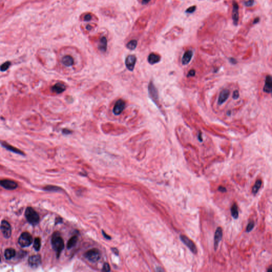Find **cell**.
I'll return each mask as SVG.
<instances>
[{"label": "cell", "instance_id": "obj_1", "mask_svg": "<svg viewBox=\"0 0 272 272\" xmlns=\"http://www.w3.org/2000/svg\"><path fill=\"white\" fill-rule=\"evenodd\" d=\"M89 39L93 44H96V48L102 53L107 52L108 47V39L104 33H100L96 35L89 37Z\"/></svg>", "mask_w": 272, "mask_h": 272}, {"label": "cell", "instance_id": "obj_2", "mask_svg": "<svg viewBox=\"0 0 272 272\" xmlns=\"http://www.w3.org/2000/svg\"><path fill=\"white\" fill-rule=\"evenodd\" d=\"M148 19V15L147 12L138 17L132 27L133 34H135L136 36L140 35V33L143 31V29L146 27Z\"/></svg>", "mask_w": 272, "mask_h": 272}, {"label": "cell", "instance_id": "obj_3", "mask_svg": "<svg viewBox=\"0 0 272 272\" xmlns=\"http://www.w3.org/2000/svg\"><path fill=\"white\" fill-rule=\"evenodd\" d=\"M76 48L68 46L66 48L67 53L65 54L61 59V62L66 67H72L75 63V58L73 55V52Z\"/></svg>", "mask_w": 272, "mask_h": 272}, {"label": "cell", "instance_id": "obj_4", "mask_svg": "<svg viewBox=\"0 0 272 272\" xmlns=\"http://www.w3.org/2000/svg\"><path fill=\"white\" fill-rule=\"evenodd\" d=\"M52 244L54 250L56 252L57 255L59 256L65 247V243L62 237L58 232L54 233L52 236Z\"/></svg>", "mask_w": 272, "mask_h": 272}, {"label": "cell", "instance_id": "obj_5", "mask_svg": "<svg viewBox=\"0 0 272 272\" xmlns=\"http://www.w3.org/2000/svg\"><path fill=\"white\" fill-rule=\"evenodd\" d=\"M26 219L32 224H36L39 221V217L36 212L31 207H28L25 212Z\"/></svg>", "mask_w": 272, "mask_h": 272}, {"label": "cell", "instance_id": "obj_6", "mask_svg": "<svg viewBox=\"0 0 272 272\" xmlns=\"http://www.w3.org/2000/svg\"><path fill=\"white\" fill-rule=\"evenodd\" d=\"M148 90V94L150 98H151L152 101L154 102L155 104L157 105L158 107V105H159L158 92L156 87L155 86L153 82L152 81H151L149 83Z\"/></svg>", "mask_w": 272, "mask_h": 272}, {"label": "cell", "instance_id": "obj_7", "mask_svg": "<svg viewBox=\"0 0 272 272\" xmlns=\"http://www.w3.org/2000/svg\"><path fill=\"white\" fill-rule=\"evenodd\" d=\"M85 257L91 262L95 263L100 259L101 254L99 250L96 248L89 250L85 254Z\"/></svg>", "mask_w": 272, "mask_h": 272}, {"label": "cell", "instance_id": "obj_8", "mask_svg": "<svg viewBox=\"0 0 272 272\" xmlns=\"http://www.w3.org/2000/svg\"><path fill=\"white\" fill-rule=\"evenodd\" d=\"M18 242L21 247H28L33 242V238L30 233L26 232L21 234L19 238Z\"/></svg>", "mask_w": 272, "mask_h": 272}, {"label": "cell", "instance_id": "obj_9", "mask_svg": "<svg viewBox=\"0 0 272 272\" xmlns=\"http://www.w3.org/2000/svg\"><path fill=\"white\" fill-rule=\"evenodd\" d=\"M180 239L181 241L188 247L189 249L190 250L192 253L194 254H197V248L196 245L194 244V242L189 238L188 236L181 234L180 236Z\"/></svg>", "mask_w": 272, "mask_h": 272}, {"label": "cell", "instance_id": "obj_10", "mask_svg": "<svg viewBox=\"0 0 272 272\" xmlns=\"http://www.w3.org/2000/svg\"><path fill=\"white\" fill-rule=\"evenodd\" d=\"M126 102L122 99H118L115 102V104L113 108V113L116 115H119L123 112L126 107Z\"/></svg>", "mask_w": 272, "mask_h": 272}, {"label": "cell", "instance_id": "obj_11", "mask_svg": "<svg viewBox=\"0 0 272 272\" xmlns=\"http://www.w3.org/2000/svg\"><path fill=\"white\" fill-rule=\"evenodd\" d=\"M79 20L85 22H90L92 21H98V17L91 12H86L82 13L79 17Z\"/></svg>", "mask_w": 272, "mask_h": 272}, {"label": "cell", "instance_id": "obj_12", "mask_svg": "<svg viewBox=\"0 0 272 272\" xmlns=\"http://www.w3.org/2000/svg\"><path fill=\"white\" fill-rule=\"evenodd\" d=\"M137 62V57L135 55L131 54L126 56L125 60V65L126 68L130 71L135 69V65Z\"/></svg>", "mask_w": 272, "mask_h": 272}, {"label": "cell", "instance_id": "obj_13", "mask_svg": "<svg viewBox=\"0 0 272 272\" xmlns=\"http://www.w3.org/2000/svg\"><path fill=\"white\" fill-rule=\"evenodd\" d=\"M0 229L3 233V236L6 238H9L11 235V227L8 222L6 221L2 222Z\"/></svg>", "mask_w": 272, "mask_h": 272}, {"label": "cell", "instance_id": "obj_14", "mask_svg": "<svg viewBox=\"0 0 272 272\" xmlns=\"http://www.w3.org/2000/svg\"><path fill=\"white\" fill-rule=\"evenodd\" d=\"M97 26L98 25L95 23H88L82 25L80 26V29L84 34H89L90 32L94 31Z\"/></svg>", "mask_w": 272, "mask_h": 272}, {"label": "cell", "instance_id": "obj_15", "mask_svg": "<svg viewBox=\"0 0 272 272\" xmlns=\"http://www.w3.org/2000/svg\"><path fill=\"white\" fill-rule=\"evenodd\" d=\"M0 185L3 188L8 190H13L17 188L18 185L17 183L13 181L10 180H2L0 181Z\"/></svg>", "mask_w": 272, "mask_h": 272}, {"label": "cell", "instance_id": "obj_16", "mask_svg": "<svg viewBox=\"0 0 272 272\" xmlns=\"http://www.w3.org/2000/svg\"><path fill=\"white\" fill-rule=\"evenodd\" d=\"M223 236V230L221 227L216 229L214 236V249L216 250Z\"/></svg>", "mask_w": 272, "mask_h": 272}, {"label": "cell", "instance_id": "obj_17", "mask_svg": "<svg viewBox=\"0 0 272 272\" xmlns=\"http://www.w3.org/2000/svg\"><path fill=\"white\" fill-rule=\"evenodd\" d=\"M233 10H232V19L233 23L235 26L238 24L239 22V5L236 1H233L232 2Z\"/></svg>", "mask_w": 272, "mask_h": 272}, {"label": "cell", "instance_id": "obj_18", "mask_svg": "<svg viewBox=\"0 0 272 272\" xmlns=\"http://www.w3.org/2000/svg\"><path fill=\"white\" fill-rule=\"evenodd\" d=\"M67 89L66 85L62 82H57L51 88L52 92L60 94L63 93Z\"/></svg>", "mask_w": 272, "mask_h": 272}, {"label": "cell", "instance_id": "obj_19", "mask_svg": "<svg viewBox=\"0 0 272 272\" xmlns=\"http://www.w3.org/2000/svg\"><path fill=\"white\" fill-rule=\"evenodd\" d=\"M230 96V91L227 89L222 90L219 95L218 104L222 105L227 100Z\"/></svg>", "mask_w": 272, "mask_h": 272}, {"label": "cell", "instance_id": "obj_20", "mask_svg": "<svg viewBox=\"0 0 272 272\" xmlns=\"http://www.w3.org/2000/svg\"><path fill=\"white\" fill-rule=\"evenodd\" d=\"M161 57L159 54L155 53H151L148 56V62L150 65H153L160 62Z\"/></svg>", "mask_w": 272, "mask_h": 272}, {"label": "cell", "instance_id": "obj_21", "mask_svg": "<svg viewBox=\"0 0 272 272\" xmlns=\"http://www.w3.org/2000/svg\"><path fill=\"white\" fill-rule=\"evenodd\" d=\"M263 91L266 93H271L272 91V77L268 75L266 77L265 83L263 88Z\"/></svg>", "mask_w": 272, "mask_h": 272}, {"label": "cell", "instance_id": "obj_22", "mask_svg": "<svg viewBox=\"0 0 272 272\" xmlns=\"http://www.w3.org/2000/svg\"><path fill=\"white\" fill-rule=\"evenodd\" d=\"M41 262V258L40 256H31L29 258V264L31 266L36 267L38 266Z\"/></svg>", "mask_w": 272, "mask_h": 272}, {"label": "cell", "instance_id": "obj_23", "mask_svg": "<svg viewBox=\"0 0 272 272\" xmlns=\"http://www.w3.org/2000/svg\"><path fill=\"white\" fill-rule=\"evenodd\" d=\"M193 56V52L191 50H188L186 51L185 53L183 54V58H182V64L183 65H187L190 62L191 59Z\"/></svg>", "mask_w": 272, "mask_h": 272}, {"label": "cell", "instance_id": "obj_24", "mask_svg": "<svg viewBox=\"0 0 272 272\" xmlns=\"http://www.w3.org/2000/svg\"><path fill=\"white\" fill-rule=\"evenodd\" d=\"M1 144L2 146H3L4 148H5L6 149H7L8 151H10L11 152L14 153H16L18 154L22 155H24V153L22 151H21L20 150H19V149L16 148L13 146H11L10 145L6 143V142H1Z\"/></svg>", "mask_w": 272, "mask_h": 272}, {"label": "cell", "instance_id": "obj_25", "mask_svg": "<svg viewBox=\"0 0 272 272\" xmlns=\"http://www.w3.org/2000/svg\"><path fill=\"white\" fill-rule=\"evenodd\" d=\"M137 39H131L126 43V48L130 50H134L137 47Z\"/></svg>", "mask_w": 272, "mask_h": 272}, {"label": "cell", "instance_id": "obj_26", "mask_svg": "<svg viewBox=\"0 0 272 272\" xmlns=\"http://www.w3.org/2000/svg\"><path fill=\"white\" fill-rule=\"evenodd\" d=\"M101 11L102 13L107 16V17H114L116 16L115 13L110 8H103L101 9Z\"/></svg>", "mask_w": 272, "mask_h": 272}, {"label": "cell", "instance_id": "obj_27", "mask_svg": "<svg viewBox=\"0 0 272 272\" xmlns=\"http://www.w3.org/2000/svg\"><path fill=\"white\" fill-rule=\"evenodd\" d=\"M16 255V251L14 249L12 248H8L6 249L4 253V256L6 259H10L14 257Z\"/></svg>", "mask_w": 272, "mask_h": 272}, {"label": "cell", "instance_id": "obj_28", "mask_svg": "<svg viewBox=\"0 0 272 272\" xmlns=\"http://www.w3.org/2000/svg\"><path fill=\"white\" fill-rule=\"evenodd\" d=\"M78 240V238L77 236H74L72 237H71L67 242V249H71L72 247H74L77 244Z\"/></svg>", "mask_w": 272, "mask_h": 272}, {"label": "cell", "instance_id": "obj_29", "mask_svg": "<svg viewBox=\"0 0 272 272\" xmlns=\"http://www.w3.org/2000/svg\"><path fill=\"white\" fill-rule=\"evenodd\" d=\"M261 185H262V181L261 180H257L256 181L255 183L253 186V188L252 189V192L254 195L257 194L259 189L261 188Z\"/></svg>", "mask_w": 272, "mask_h": 272}, {"label": "cell", "instance_id": "obj_30", "mask_svg": "<svg viewBox=\"0 0 272 272\" xmlns=\"http://www.w3.org/2000/svg\"><path fill=\"white\" fill-rule=\"evenodd\" d=\"M231 215L233 217L234 219H238L239 217V212L238 208L237 205L236 204H233L232 205L231 209Z\"/></svg>", "mask_w": 272, "mask_h": 272}, {"label": "cell", "instance_id": "obj_31", "mask_svg": "<svg viewBox=\"0 0 272 272\" xmlns=\"http://www.w3.org/2000/svg\"><path fill=\"white\" fill-rule=\"evenodd\" d=\"M11 62L10 61H6V62H5L3 63L2 65H1L0 66V71H2V72H3V71H6V70L8 69L9 67H10L11 65Z\"/></svg>", "mask_w": 272, "mask_h": 272}, {"label": "cell", "instance_id": "obj_32", "mask_svg": "<svg viewBox=\"0 0 272 272\" xmlns=\"http://www.w3.org/2000/svg\"><path fill=\"white\" fill-rule=\"evenodd\" d=\"M40 246H41V243H40V240L39 238H36L34 240V248L36 250H39L40 248Z\"/></svg>", "mask_w": 272, "mask_h": 272}, {"label": "cell", "instance_id": "obj_33", "mask_svg": "<svg viewBox=\"0 0 272 272\" xmlns=\"http://www.w3.org/2000/svg\"><path fill=\"white\" fill-rule=\"evenodd\" d=\"M255 227V223L254 221L250 222L246 227V232L248 233L250 232Z\"/></svg>", "mask_w": 272, "mask_h": 272}, {"label": "cell", "instance_id": "obj_34", "mask_svg": "<svg viewBox=\"0 0 272 272\" xmlns=\"http://www.w3.org/2000/svg\"><path fill=\"white\" fill-rule=\"evenodd\" d=\"M196 6H191L185 10V12L187 13H192L196 11Z\"/></svg>", "mask_w": 272, "mask_h": 272}, {"label": "cell", "instance_id": "obj_35", "mask_svg": "<svg viewBox=\"0 0 272 272\" xmlns=\"http://www.w3.org/2000/svg\"><path fill=\"white\" fill-rule=\"evenodd\" d=\"M46 189L50 191H59L61 190V188L55 186H48L46 187Z\"/></svg>", "mask_w": 272, "mask_h": 272}, {"label": "cell", "instance_id": "obj_36", "mask_svg": "<svg viewBox=\"0 0 272 272\" xmlns=\"http://www.w3.org/2000/svg\"><path fill=\"white\" fill-rule=\"evenodd\" d=\"M255 3V1L254 0H248L247 1L244 2V5L247 6V7H250L254 6Z\"/></svg>", "mask_w": 272, "mask_h": 272}, {"label": "cell", "instance_id": "obj_37", "mask_svg": "<svg viewBox=\"0 0 272 272\" xmlns=\"http://www.w3.org/2000/svg\"><path fill=\"white\" fill-rule=\"evenodd\" d=\"M110 270H111V268H110L109 264H108V263H105L103 265L102 271H104V272H109Z\"/></svg>", "mask_w": 272, "mask_h": 272}, {"label": "cell", "instance_id": "obj_38", "mask_svg": "<svg viewBox=\"0 0 272 272\" xmlns=\"http://www.w3.org/2000/svg\"><path fill=\"white\" fill-rule=\"evenodd\" d=\"M239 97V93L238 90H235L233 93V98L234 99H237Z\"/></svg>", "mask_w": 272, "mask_h": 272}, {"label": "cell", "instance_id": "obj_39", "mask_svg": "<svg viewBox=\"0 0 272 272\" xmlns=\"http://www.w3.org/2000/svg\"><path fill=\"white\" fill-rule=\"evenodd\" d=\"M196 74V71L195 70H191L189 73L188 74V77H193V76H195Z\"/></svg>", "mask_w": 272, "mask_h": 272}, {"label": "cell", "instance_id": "obj_40", "mask_svg": "<svg viewBox=\"0 0 272 272\" xmlns=\"http://www.w3.org/2000/svg\"><path fill=\"white\" fill-rule=\"evenodd\" d=\"M218 190H219V191L220 192H223V193L227 192V189L225 188V187H223V186H219V189H218Z\"/></svg>", "mask_w": 272, "mask_h": 272}, {"label": "cell", "instance_id": "obj_41", "mask_svg": "<svg viewBox=\"0 0 272 272\" xmlns=\"http://www.w3.org/2000/svg\"><path fill=\"white\" fill-rule=\"evenodd\" d=\"M151 1V0H141V3L142 5H147Z\"/></svg>", "mask_w": 272, "mask_h": 272}, {"label": "cell", "instance_id": "obj_42", "mask_svg": "<svg viewBox=\"0 0 272 272\" xmlns=\"http://www.w3.org/2000/svg\"><path fill=\"white\" fill-rule=\"evenodd\" d=\"M62 132H63V133L64 134L69 135V134H71V131L70 130H68V129H64V130H63V131H62Z\"/></svg>", "mask_w": 272, "mask_h": 272}, {"label": "cell", "instance_id": "obj_43", "mask_svg": "<svg viewBox=\"0 0 272 272\" xmlns=\"http://www.w3.org/2000/svg\"><path fill=\"white\" fill-rule=\"evenodd\" d=\"M102 233H103V235L104 236L105 238L107 239H111V237H110L109 236L107 235V233H105V232H104L103 231H102Z\"/></svg>", "mask_w": 272, "mask_h": 272}, {"label": "cell", "instance_id": "obj_44", "mask_svg": "<svg viewBox=\"0 0 272 272\" xmlns=\"http://www.w3.org/2000/svg\"><path fill=\"white\" fill-rule=\"evenodd\" d=\"M230 62L232 63L233 65H235L236 63H237V61L236 60V59H233V58H231L230 59Z\"/></svg>", "mask_w": 272, "mask_h": 272}, {"label": "cell", "instance_id": "obj_45", "mask_svg": "<svg viewBox=\"0 0 272 272\" xmlns=\"http://www.w3.org/2000/svg\"><path fill=\"white\" fill-rule=\"evenodd\" d=\"M112 251L113 252V253H114L115 254H116V255H118L119 251H118V249H117L116 248H112Z\"/></svg>", "mask_w": 272, "mask_h": 272}, {"label": "cell", "instance_id": "obj_46", "mask_svg": "<svg viewBox=\"0 0 272 272\" xmlns=\"http://www.w3.org/2000/svg\"><path fill=\"white\" fill-rule=\"evenodd\" d=\"M259 18H255V19L254 20V22H253V24H256L257 23H259Z\"/></svg>", "mask_w": 272, "mask_h": 272}, {"label": "cell", "instance_id": "obj_47", "mask_svg": "<svg viewBox=\"0 0 272 272\" xmlns=\"http://www.w3.org/2000/svg\"><path fill=\"white\" fill-rule=\"evenodd\" d=\"M202 134L201 133H199V135H198V139H199V141L200 142H202Z\"/></svg>", "mask_w": 272, "mask_h": 272}, {"label": "cell", "instance_id": "obj_48", "mask_svg": "<svg viewBox=\"0 0 272 272\" xmlns=\"http://www.w3.org/2000/svg\"><path fill=\"white\" fill-rule=\"evenodd\" d=\"M156 271H158V272H160H160H161V271H164V270L162 269V268H161V267H157Z\"/></svg>", "mask_w": 272, "mask_h": 272}, {"label": "cell", "instance_id": "obj_49", "mask_svg": "<svg viewBox=\"0 0 272 272\" xmlns=\"http://www.w3.org/2000/svg\"><path fill=\"white\" fill-rule=\"evenodd\" d=\"M0 261H1V257H0Z\"/></svg>", "mask_w": 272, "mask_h": 272}]
</instances>
